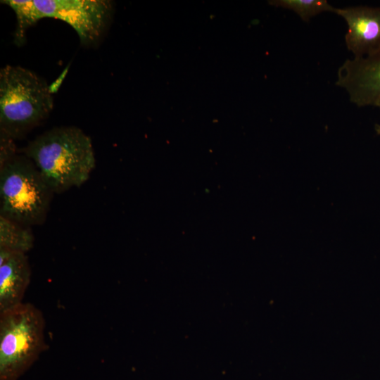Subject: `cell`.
<instances>
[{"label":"cell","instance_id":"obj_4","mask_svg":"<svg viewBox=\"0 0 380 380\" xmlns=\"http://www.w3.org/2000/svg\"><path fill=\"white\" fill-rule=\"evenodd\" d=\"M53 194L24 154H16L0 165V215L30 227L43 224Z\"/></svg>","mask_w":380,"mask_h":380},{"label":"cell","instance_id":"obj_2","mask_svg":"<svg viewBox=\"0 0 380 380\" xmlns=\"http://www.w3.org/2000/svg\"><path fill=\"white\" fill-rule=\"evenodd\" d=\"M14 11L16 26L14 44L22 46L27 30L44 18L62 20L77 32L86 46L99 42L109 25L113 3L109 0H6L1 1Z\"/></svg>","mask_w":380,"mask_h":380},{"label":"cell","instance_id":"obj_6","mask_svg":"<svg viewBox=\"0 0 380 380\" xmlns=\"http://www.w3.org/2000/svg\"><path fill=\"white\" fill-rule=\"evenodd\" d=\"M336 84L358 107L376 106L380 101V51L345 61L338 70Z\"/></svg>","mask_w":380,"mask_h":380},{"label":"cell","instance_id":"obj_11","mask_svg":"<svg viewBox=\"0 0 380 380\" xmlns=\"http://www.w3.org/2000/svg\"><path fill=\"white\" fill-rule=\"evenodd\" d=\"M14 139L0 133V165H2L16 155Z\"/></svg>","mask_w":380,"mask_h":380},{"label":"cell","instance_id":"obj_13","mask_svg":"<svg viewBox=\"0 0 380 380\" xmlns=\"http://www.w3.org/2000/svg\"><path fill=\"white\" fill-rule=\"evenodd\" d=\"M376 106L380 109V101L378 102Z\"/></svg>","mask_w":380,"mask_h":380},{"label":"cell","instance_id":"obj_5","mask_svg":"<svg viewBox=\"0 0 380 380\" xmlns=\"http://www.w3.org/2000/svg\"><path fill=\"white\" fill-rule=\"evenodd\" d=\"M45 320L31 303L0 312V380L18 379L46 348Z\"/></svg>","mask_w":380,"mask_h":380},{"label":"cell","instance_id":"obj_3","mask_svg":"<svg viewBox=\"0 0 380 380\" xmlns=\"http://www.w3.org/2000/svg\"><path fill=\"white\" fill-rule=\"evenodd\" d=\"M53 107L46 82L30 70L6 65L0 71V133L19 139L45 120Z\"/></svg>","mask_w":380,"mask_h":380},{"label":"cell","instance_id":"obj_1","mask_svg":"<svg viewBox=\"0 0 380 380\" xmlns=\"http://www.w3.org/2000/svg\"><path fill=\"white\" fill-rule=\"evenodd\" d=\"M34 164L53 193L79 187L96 165L91 138L76 127L53 128L21 150Z\"/></svg>","mask_w":380,"mask_h":380},{"label":"cell","instance_id":"obj_8","mask_svg":"<svg viewBox=\"0 0 380 380\" xmlns=\"http://www.w3.org/2000/svg\"><path fill=\"white\" fill-rule=\"evenodd\" d=\"M30 278L26 253L0 249V312L22 303Z\"/></svg>","mask_w":380,"mask_h":380},{"label":"cell","instance_id":"obj_7","mask_svg":"<svg viewBox=\"0 0 380 380\" xmlns=\"http://www.w3.org/2000/svg\"><path fill=\"white\" fill-rule=\"evenodd\" d=\"M335 13L347 24L346 45L354 58L367 56L380 51L379 7L336 8Z\"/></svg>","mask_w":380,"mask_h":380},{"label":"cell","instance_id":"obj_9","mask_svg":"<svg viewBox=\"0 0 380 380\" xmlns=\"http://www.w3.org/2000/svg\"><path fill=\"white\" fill-rule=\"evenodd\" d=\"M34 242L30 226L0 215V249L26 253Z\"/></svg>","mask_w":380,"mask_h":380},{"label":"cell","instance_id":"obj_10","mask_svg":"<svg viewBox=\"0 0 380 380\" xmlns=\"http://www.w3.org/2000/svg\"><path fill=\"white\" fill-rule=\"evenodd\" d=\"M270 4L293 11L305 22L323 12L335 13L336 11V8L326 0H277L270 1Z\"/></svg>","mask_w":380,"mask_h":380},{"label":"cell","instance_id":"obj_12","mask_svg":"<svg viewBox=\"0 0 380 380\" xmlns=\"http://www.w3.org/2000/svg\"><path fill=\"white\" fill-rule=\"evenodd\" d=\"M374 129L377 134L380 135V125L376 124L374 126Z\"/></svg>","mask_w":380,"mask_h":380}]
</instances>
